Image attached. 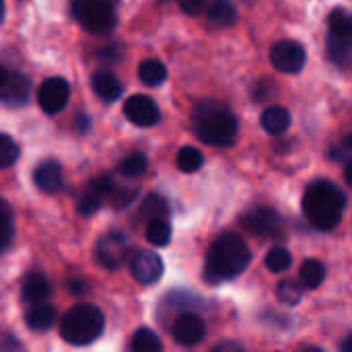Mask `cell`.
<instances>
[{"label": "cell", "instance_id": "1", "mask_svg": "<svg viewBox=\"0 0 352 352\" xmlns=\"http://www.w3.org/2000/svg\"><path fill=\"white\" fill-rule=\"evenodd\" d=\"M252 260V252L243 237L235 233H223L219 235L208 254L204 264V278L208 283H225L235 276H239Z\"/></svg>", "mask_w": 352, "mask_h": 352}, {"label": "cell", "instance_id": "2", "mask_svg": "<svg viewBox=\"0 0 352 352\" xmlns=\"http://www.w3.org/2000/svg\"><path fill=\"white\" fill-rule=\"evenodd\" d=\"M344 208H346L344 192L326 179L314 182L303 196V212L307 221L322 231H330L338 227Z\"/></svg>", "mask_w": 352, "mask_h": 352}, {"label": "cell", "instance_id": "3", "mask_svg": "<svg viewBox=\"0 0 352 352\" xmlns=\"http://www.w3.org/2000/svg\"><path fill=\"white\" fill-rule=\"evenodd\" d=\"M192 122L198 138L210 146H231L237 138V118L219 103H200Z\"/></svg>", "mask_w": 352, "mask_h": 352}, {"label": "cell", "instance_id": "4", "mask_svg": "<svg viewBox=\"0 0 352 352\" xmlns=\"http://www.w3.org/2000/svg\"><path fill=\"white\" fill-rule=\"evenodd\" d=\"M103 326L105 320L101 309H97L95 305L80 303L64 314L60 324V336L72 346H85L101 336Z\"/></svg>", "mask_w": 352, "mask_h": 352}, {"label": "cell", "instance_id": "5", "mask_svg": "<svg viewBox=\"0 0 352 352\" xmlns=\"http://www.w3.org/2000/svg\"><path fill=\"white\" fill-rule=\"evenodd\" d=\"M76 21L93 35H107L116 27V0H72Z\"/></svg>", "mask_w": 352, "mask_h": 352}, {"label": "cell", "instance_id": "6", "mask_svg": "<svg viewBox=\"0 0 352 352\" xmlns=\"http://www.w3.org/2000/svg\"><path fill=\"white\" fill-rule=\"evenodd\" d=\"M328 56L336 66L352 70V14L344 8L330 14Z\"/></svg>", "mask_w": 352, "mask_h": 352}, {"label": "cell", "instance_id": "7", "mask_svg": "<svg viewBox=\"0 0 352 352\" xmlns=\"http://www.w3.org/2000/svg\"><path fill=\"white\" fill-rule=\"evenodd\" d=\"M128 256H130V241L120 231L103 235L95 245V258L107 270H118L122 264H126Z\"/></svg>", "mask_w": 352, "mask_h": 352}, {"label": "cell", "instance_id": "8", "mask_svg": "<svg viewBox=\"0 0 352 352\" xmlns=\"http://www.w3.org/2000/svg\"><path fill=\"white\" fill-rule=\"evenodd\" d=\"M307 60L305 47L295 39H280L270 47V62L278 72L297 74L303 70Z\"/></svg>", "mask_w": 352, "mask_h": 352}, {"label": "cell", "instance_id": "9", "mask_svg": "<svg viewBox=\"0 0 352 352\" xmlns=\"http://www.w3.org/2000/svg\"><path fill=\"white\" fill-rule=\"evenodd\" d=\"M68 97H70V87L60 76H52L43 80L41 87L37 89V103L50 116L62 111L68 103Z\"/></svg>", "mask_w": 352, "mask_h": 352}, {"label": "cell", "instance_id": "10", "mask_svg": "<svg viewBox=\"0 0 352 352\" xmlns=\"http://www.w3.org/2000/svg\"><path fill=\"white\" fill-rule=\"evenodd\" d=\"M124 116L134 126L148 128V126H155L159 122L161 111H159L157 103L151 97H146V95H132L124 103Z\"/></svg>", "mask_w": 352, "mask_h": 352}, {"label": "cell", "instance_id": "11", "mask_svg": "<svg viewBox=\"0 0 352 352\" xmlns=\"http://www.w3.org/2000/svg\"><path fill=\"white\" fill-rule=\"evenodd\" d=\"M241 225L248 231H252L254 235L268 237V235H276L280 231V217L272 208L254 206L241 217Z\"/></svg>", "mask_w": 352, "mask_h": 352}, {"label": "cell", "instance_id": "12", "mask_svg": "<svg viewBox=\"0 0 352 352\" xmlns=\"http://www.w3.org/2000/svg\"><path fill=\"white\" fill-rule=\"evenodd\" d=\"M206 336V324L196 314H182L173 324V338L182 346H196Z\"/></svg>", "mask_w": 352, "mask_h": 352}, {"label": "cell", "instance_id": "13", "mask_svg": "<svg viewBox=\"0 0 352 352\" xmlns=\"http://www.w3.org/2000/svg\"><path fill=\"white\" fill-rule=\"evenodd\" d=\"M130 272L140 285H153L163 276V260L155 252H138L130 262Z\"/></svg>", "mask_w": 352, "mask_h": 352}, {"label": "cell", "instance_id": "14", "mask_svg": "<svg viewBox=\"0 0 352 352\" xmlns=\"http://www.w3.org/2000/svg\"><path fill=\"white\" fill-rule=\"evenodd\" d=\"M33 182L35 186L45 192V194H56L62 190L64 186V169L58 161L54 159H47L43 163H39L35 167V173H33Z\"/></svg>", "mask_w": 352, "mask_h": 352}, {"label": "cell", "instance_id": "15", "mask_svg": "<svg viewBox=\"0 0 352 352\" xmlns=\"http://www.w3.org/2000/svg\"><path fill=\"white\" fill-rule=\"evenodd\" d=\"M31 95V80L21 74L14 72L12 76H8L6 85L0 89V101L8 107H21L29 101Z\"/></svg>", "mask_w": 352, "mask_h": 352}, {"label": "cell", "instance_id": "16", "mask_svg": "<svg viewBox=\"0 0 352 352\" xmlns=\"http://www.w3.org/2000/svg\"><path fill=\"white\" fill-rule=\"evenodd\" d=\"M21 295H23V301L29 303V305H37V303H43L50 295H52V287H50V280L39 274V272H29L23 280V289H21Z\"/></svg>", "mask_w": 352, "mask_h": 352}, {"label": "cell", "instance_id": "17", "mask_svg": "<svg viewBox=\"0 0 352 352\" xmlns=\"http://www.w3.org/2000/svg\"><path fill=\"white\" fill-rule=\"evenodd\" d=\"M91 85H93L95 95L103 101H116L122 95V82L113 72H107V70L95 72L91 78Z\"/></svg>", "mask_w": 352, "mask_h": 352}, {"label": "cell", "instance_id": "18", "mask_svg": "<svg viewBox=\"0 0 352 352\" xmlns=\"http://www.w3.org/2000/svg\"><path fill=\"white\" fill-rule=\"evenodd\" d=\"M291 126V113L280 105H270L262 113V128L270 136H283Z\"/></svg>", "mask_w": 352, "mask_h": 352}, {"label": "cell", "instance_id": "19", "mask_svg": "<svg viewBox=\"0 0 352 352\" xmlns=\"http://www.w3.org/2000/svg\"><path fill=\"white\" fill-rule=\"evenodd\" d=\"M25 320L31 330L43 332V330H50L54 326V322L58 320V309L47 303H37V305H31Z\"/></svg>", "mask_w": 352, "mask_h": 352}, {"label": "cell", "instance_id": "20", "mask_svg": "<svg viewBox=\"0 0 352 352\" xmlns=\"http://www.w3.org/2000/svg\"><path fill=\"white\" fill-rule=\"evenodd\" d=\"M138 76L148 87H159L167 80V68L159 60H144L138 66Z\"/></svg>", "mask_w": 352, "mask_h": 352}, {"label": "cell", "instance_id": "21", "mask_svg": "<svg viewBox=\"0 0 352 352\" xmlns=\"http://www.w3.org/2000/svg\"><path fill=\"white\" fill-rule=\"evenodd\" d=\"M206 14H208V21L210 23L223 25V27H229V25H233L237 21V10L227 0H212Z\"/></svg>", "mask_w": 352, "mask_h": 352}, {"label": "cell", "instance_id": "22", "mask_svg": "<svg viewBox=\"0 0 352 352\" xmlns=\"http://www.w3.org/2000/svg\"><path fill=\"white\" fill-rule=\"evenodd\" d=\"M299 278L303 283V287L307 289H318L324 278H326V268L320 260H305L301 264V270H299Z\"/></svg>", "mask_w": 352, "mask_h": 352}, {"label": "cell", "instance_id": "23", "mask_svg": "<svg viewBox=\"0 0 352 352\" xmlns=\"http://www.w3.org/2000/svg\"><path fill=\"white\" fill-rule=\"evenodd\" d=\"M12 210L6 200L0 198V254L8 250L14 237V223H12Z\"/></svg>", "mask_w": 352, "mask_h": 352}, {"label": "cell", "instance_id": "24", "mask_svg": "<svg viewBox=\"0 0 352 352\" xmlns=\"http://www.w3.org/2000/svg\"><path fill=\"white\" fill-rule=\"evenodd\" d=\"M130 349L134 352H159L163 349L159 336L148 330V328H140L136 330V334L132 336V342H130Z\"/></svg>", "mask_w": 352, "mask_h": 352}, {"label": "cell", "instance_id": "25", "mask_svg": "<svg viewBox=\"0 0 352 352\" xmlns=\"http://www.w3.org/2000/svg\"><path fill=\"white\" fill-rule=\"evenodd\" d=\"M146 239H148L153 245H157V248L167 245L169 239H171V225H169L165 219H153V221H148Z\"/></svg>", "mask_w": 352, "mask_h": 352}, {"label": "cell", "instance_id": "26", "mask_svg": "<svg viewBox=\"0 0 352 352\" xmlns=\"http://www.w3.org/2000/svg\"><path fill=\"white\" fill-rule=\"evenodd\" d=\"M175 163H177L179 171H184V173H194V171H198V169L202 167L204 157H202V153H200L198 148H194V146H184V148L177 153Z\"/></svg>", "mask_w": 352, "mask_h": 352}, {"label": "cell", "instance_id": "27", "mask_svg": "<svg viewBox=\"0 0 352 352\" xmlns=\"http://www.w3.org/2000/svg\"><path fill=\"white\" fill-rule=\"evenodd\" d=\"M167 210H169L167 202H165L161 196L151 194V196H146V200L142 202L138 217H140V219H146V221H153V219H165Z\"/></svg>", "mask_w": 352, "mask_h": 352}, {"label": "cell", "instance_id": "28", "mask_svg": "<svg viewBox=\"0 0 352 352\" xmlns=\"http://www.w3.org/2000/svg\"><path fill=\"white\" fill-rule=\"evenodd\" d=\"M266 268L270 270V272H285V270H289L291 268V264H293V256H291V252L287 250V248H272L268 254H266Z\"/></svg>", "mask_w": 352, "mask_h": 352}, {"label": "cell", "instance_id": "29", "mask_svg": "<svg viewBox=\"0 0 352 352\" xmlns=\"http://www.w3.org/2000/svg\"><path fill=\"white\" fill-rule=\"evenodd\" d=\"M146 167H148V159L142 153H134V155H128L120 163L118 171L126 177H136V175H142L146 171Z\"/></svg>", "mask_w": 352, "mask_h": 352}, {"label": "cell", "instance_id": "30", "mask_svg": "<svg viewBox=\"0 0 352 352\" xmlns=\"http://www.w3.org/2000/svg\"><path fill=\"white\" fill-rule=\"evenodd\" d=\"M19 161V144L6 136L0 134V169H8Z\"/></svg>", "mask_w": 352, "mask_h": 352}, {"label": "cell", "instance_id": "31", "mask_svg": "<svg viewBox=\"0 0 352 352\" xmlns=\"http://www.w3.org/2000/svg\"><path fill=\"white\" fill-rule=\"evenodd\" d=\"M276 297H278L280 303L293 307V305H297V303L301 301L303 289H301L295 280H283V283L278 285V289H276Z\"/></svg>", "mask_w": 352, "mask_h": 352}, {"label": "cell", "instance_id": "32", "mask_svg": "<svg viewBox=\"0 0 352 352\" xmlns=\"http://www.w3.org/2000/svg\"><path fill=\"white\" fill-rule=\"evenodd\" d=\"M101 198L95 194V192H87L80 200H78V212L82 214V217H91V214H95L99 208H101Z\"/></svg>", "mask_w": 352, "mask_h": 352}, {"label": "cell", "instance_id": "33", "mask_svg": "<svg viewBox=\"0 0 352 352\" xmlns=\"http://www.w3.org/2000/svg\"><path fill=\"white\" fill-rule=\"evenodd\" d=\"M136 194H138L136 188H120V186H113V192H111L109 200H113V204L118 208H122V206L130 204L136 198Z\"/></svg>", "mask_w": 352, "mask_h": 352}, {"label": "cell", "instance_id": "34", "mask_svg": "<svg viewBox=\"0 0 352 352\" xmlns=\"http://www.w3.org/2000/svg\"><path fill=\"white\" fill-rule=\"evenodd\" d=\"M352 155V134L344 136L332 151H330V159L334 161H342V159H349Z\"/></svg>", "mask_w": 352, "mask_h": 352}, {"label": "cell", "instance_id": "35", "mask_svg": "<svg viewBox=\"0 0 352 352\" xmlns=\"http://www.w3.org/2000/svg\"><path fill=\"white\" fill-rule=\"evenodd\" d=\"M177 2L184 8V12H188V14H198L206 6V0H177Z\"/></svg>", "mask_w": 352, "mask_h": 352}, {"label": "cell", "instance_id": "36", "mask_svg": "<svg viewBox=\"0 0 352 352\" xmlns=\"http://www.w3.org/2000/svg\"><path fill=\"white\" fill-rule=\"evenodd\" d=\"M214 351H241V346H239V344H235V342H225V344H217V346H214Z\"/></svg>", "mask_w": 352, "mask_h": 352}, {"label": "cell", "instance_id": "37", "mask_svg": "<svg viewBox=\"0 0 352 352\" xmlns=\"http://www.w3.org/2000/svg\"><path fill=\"white\" fill-rule=\"evenodd\" d=\"M344 179H346V184L352 188V163H349L346 169H344Z\"/></svg>", "mask_w": 352, "mask_h": 352}, {"label": "cell", "instance_id": "38", "mask_svg": "<svg viewBox=\"0 0 352 352\" xmlns=\"http://www.w3.org/2000/svg\"><path fill=\"white\" fill-rule=\"evenodd\" d=\"M6 80H8V72H6V70H4V68L0 66V89H2L4 85H6Z\"/></svg>", "mask_w": 352, "mask_h": 352}, {"label": "cell", "instance_id": "39", "mask_svg": "<svg viewBox=\"0 0 352 352\" xmlns=\"http://www.w3.org/2000/svg\"><path fill=\"white\" fill-rule=\"evenodd\" d=\"M340 349H342L344 352H352V334L346 338V340H344V342H342V346H340Z\"/></svg>", "mask_w": 352, "mask_h": 352}, {"label": "cell", "instance_id": "40", "mask_svg": "<svg viewBox=\"0 0 352 352\" xmlns=\"http://www.w3.org/2000/svg\"><path fill=\"white\" fill-rule=\"evenodd\" d=\"M4 19V0H0V23Z\"/></svg>", "mask_w": 352, "mask_h": 352}, {"label": "cell", "instance_id": "41", "mask_svg": "<svg viewBox=\"0 0 352 352\" xmlns=\"http://www.w3.org/2000/svg\"><path fill=\"white\" fill-rule=\"evenodd\" d=\"M206 2H208V0H206ZM210 2H212V0H210Z\"/></svg>", "mask_w": 352, "mask_h": 352}]
</instances>
